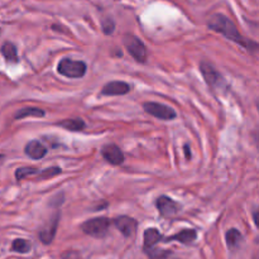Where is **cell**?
Listing matches in <instances>:
<instances>
[{
	"instance_id": "24",
	"label": "cell",
	"mask_w": 259,
	"mask_h": 259,
	"mask_svg": "<svg viewBox=\"0 0 259 259\" xmlns=\"http://www.w3.org/2000/svg\"><path fill=\"white\" fill-rule=\"evenodd\" d=\"M62 259H80V253L70 250V252H66V253L62 254Z\"/></svg>"
},
{
	"instance_id": "14",
	"label": "cell",
	"mask_w": 259,
	"mask_h": 259,
	"mask_svg": "<svg viewBox=\"0 0 259 259\" xmlns=\"http://www.w3.org/2000/svg\"><path fill=\"white\" fill-rule=\"evenodd\" d=\"M163 239L162 234L159 233V230L156 228H149L144 232L143 235V243H144V250L151 249L153 248L157 243H159Z\"/></svg>"
},
{
	"instance_id": "20",
	"label": "cell",
	"mask_w": 259,
	"mask_h": 259,
	"mask_svg": "<svg viewBox=\"0 0 259 259\" xmlns=\"http://www.w3.org/2000/svg\"><path fill=\"white\" fill-rule=\"evenodd\" d=\"M38 172H40V170L34 168V167H22V168H18L16 171V179L17 181H22L25 177L37 176Z\"/></svg>"
},
{
	"instance_id": "3",
	"label": "cell",
	"mask_w": 259,
	"mask_h": 259,
	"mask_svg": "<svg viewBox=\"0 0 259 259\" xmlns=\"http://www.w3.org/2000/svg\"><path fill=\"white\" fill-rule=\"evenodd\" d=\"M109 228H110V220L104 216L86 220L81 225L82 232L93 238H104L108 234Z\"/></svg>"
},
{
	"instance_id": "23",
	"label": "cell",
	"mask_w": 259,
	"mask_h": 259,
	"mask_svg": "<svg viewBox=\"0 0 259 259\" xmlns=\"http://www.w3.org/2000/svg\"><path fill=\"white\" fill-rule=\"evenodd\" d=\"M101 27H102V32H104L105 34H111L115 31V23L111 18L102 19Z\"/></svg>"
},
{
	"instance_id": "15",
	"label": "cell",
	"mask_w": 259,
	"mask_h": 259,
	"mask_svg": "<svg viewBox=\"0 0 259 259\" xmlns=\"http://www.w3.org/2000/svg\"><path fill=\"white\" fill-rule=\"evenodd\" d=\"M226 244H228V248L230 250H237L238 248L240 247L241 243H243V235L238 230V229H229L226 232L225 235Z\"/></svg>"
},
{
	"instance_id": "2",
	"label": "cell",
	"mask_w": 259,
	"mask_h": 259,
	"mask_svg": "<svg viewBox=\"0 0 259 259\" xmlns=\"http://www.w3.org/2000/svg\"><path fill=\"white\" fill-rule=\"evenodd\" d=\"M86 63L82 61H75L71 59H62L59 62L57 71L60 75L68 79H81L86 74Z\"/></svg>"
},
{
	"instance_id": "17",
	"label": "cell",
	"mask_w": 259,
	"mask_h": 259,
	"mask_svg": "<svg viewBox=\"0 0 259 259\" xmlns=\"http://www.w3.org/2000/svg\"><path fill=\"white\" fill-rule=\"evenodd\" d=\"M59 127H62L63 129H67L70 132H81L85 128V121L82 119H65L57 124Z\"/></svg>"
},
{
	"instance_id": "25",
	"label": "cell",
	"mask_w": 259,
	"mask_h": 259,
	"mask_svg": "<svg viewBox=\"0 0 259 259\" xmlns=\"http://www.w3.org/2000/svg\"><path fill=\"white\" fill-rule=\"evenodd\" d=\"M185 152H186V157H187V159H190L191 155H190V147H188V145H185Z\"/></svg>"
},
{
	"instance_id": "9",
	"label": "cell",
	"mask_w": 259,
	"mask_h": 259,
	"mask_svg": "<svg viewBox=\"0 0 259 259\" xmlns=\"http://www.w3.org/2000/svg\"><path fill=\"white\" fill-rule=\"evenodd\" d=\"M59 221H60V213L55 214L50 219V221H47L46 225L42 228V230L40 232V239L43 244H51L52 240L55 239L56 232L59 228Z\"/></svg>"
},
{
	"instance_id": "16",
	"label": "cell",
	"mask_w": 259,
	"mask_h": 259,
	"mask_svg": "<svg viewBox=\"0 0 259 259\" xmlns=\"http://www.w3.org/2000/svg\"><path fill=\"white\" fill-rule=\"evenodd\" d=\"M0 52H1V55H3L6 62H10V63L18 62V51H17V47L13 43H10V42H5L1 46V48H0Z\"/></svg>"
},
{
	"instance_id": "21",
	"label": "cell",
	"mask_w": 259,
	"mask_h": 259,
	"mask_svg": "<svg viewBox=\"0 0 259 259\" xmlns=\"http://www.w3.org/2000/svg\"><path fill=\"white\" fill-rule=\"evenodd\" d=\"M60 173H61V168H59V167H50V168H46V170H40L37 177L38 179H48L57 176Z\"/></svg>"
},
{
	"instance_id": "19",
	"label": "cell",
	"mask_w": 259,
	"mask_h": 259,
	"mask_svg": "<svg viewBox=\"0 0 259 259\" xmlns=\"http://www.w3.org/2000/svg\"><path fill=\"white\" fill-rule=\"evenodd\" d=\"M32 244L29 240H25V239H16L13 240L12 243V250L13 252H17V253L24 254L31 252Z\"/></svg>"
},
{
	"instance_id": "4",
	"label": "cell",
	"mask_w": 259,
	"mask_h": 259,
	"mask_svg": "<svg viewBox=\"0 0 259 259\" xmlns=\"http://www.w3.org/2000/svg\"><path fill=\"white\" fill-rule=\"evenodd\" d=\"M123 43L128 52L130 53V56L137 62H140V63L145 62V60H147V48H145L144 43L139 38H137L133 34H125L123 38Z\"/></svg>"
},
{
	"instance_id": "11",
	"label": "cell",
	"mask_w": 259,
	"mask_h": 259,
	"mask_svg": "<svg viewBox=\"0 0 259 259\" xmlns=\"http://www.w3.org/2000/svg\"><path fill=\"white\" fill-rule=\"evenodd\" d=\"M130 91V86L123 81H111L106 83L101 90L102 95H125Z\"/></svg>"
},
{
	"instance_id": "27",
	"label": "cell",
	"mask_w": 259,
	"mask_h": 259,
	"mask_svg": "<svg viewBox=\"0 0 259 259\" xmlns=\"http://www.w3.org/2000/svg\"><path fill=\"white\" fill-rule=\"evenodd\" d=\"M4 159H5V157H4L3 155H0V164H3Z\"/></svg>"
},
{
	"instance_id": "13",
	"label": "cell",
	"mask_w": 259,
	"mask_h": 259,
	"mask_svg": "<svg viewBox=\"0 0 259 259\" xmlns=\"http://www.w3.org/2000/svg\"><path fill=\"white\" fill-rule=\"evenodd\" d=\"M196 238H198V233H196V230H194V229H183V230L179 232V234H175L172 235V237L167 238L166 241L175 240L188 245V244L194 243V241L196 240Z\"/></svg>"
},
{
	"instance_id": "1",
	"label": "cell",
	"mask_w": 259,
	"mask_h": 259,
	"mask_svg": "<svg viewBox=\"0 0 259 259\" xmlns=\"http://www.w3.org/2000/svg\"><path fill=\"white\" fill-rule=\"evenodd\" d=\"M207 27L214 32L225 36L228 40H233L235 43L240 44V46L245 47L247 50H257L258 44L256 42L248 40L247 38H244L240 34V32L238 31L237 25L224 14H214L207 20Z\"/></svg>"
},
{
	"instance_id": "8",
	"label": "cell",
	"mask_w": 259,
	"mask_h": 259,
	"mask_svg": "<svg viewBox=\"0 0 259 259\" xmlns=\"http://www.w3.org/2000/svg\"><path fill=\"white\" fill-rule=\"evenodd\" d=\"M115 226L118 228V230L124 235V237H133L136 234L137 228H138V222L137 220H134L130 216H118L117 219L114 220Z\"/></svg>"
},
{
	"instance_id": "12",
	"label": "cell",
	"mask_w": 259,
	"mask_h": 259,
	"mask_svg": "<svg viewBox=\"0 0 259 259\" xmlns=\"http://www.w3.org/2000/svg\"><path fill=\"white\" fill-rule=\"evenodd\" d=\"M25 155L33 159H40L47 155V148L38 140H31L25 145Z\"/></svg>"
},
{
	"instance_id": "10",
	"label": "cell",
	"mask_w": 259,
	"mask_h": 259,
	"mask_svg": "<svg viewBox=\"0 0 259 259\" xmlns=\"http://www.w3.org/2000/svg\"><path fill=\"white\" fill-rule=\"evenodd\" d=\"M101 155L105 160H108L110 164H121L124 162V155L121 149L115 144H106L102 147Z\"/></svg>"
},
{
	"instance_id": "5",
	"label": "cell",
	"mask_w": 259,
	"mask_h": 259,
	"mask_svg": "<svg viewBox=\"0 0 259 259\" xmlns=\"http://www.w3.org/2000/svg\"><path fill=\"white\" fill-rule=\"evenodd\" d=\"M143 109L145 113L151 114L152 117H156L160 120H172L177 117L176 111L167 105L159 104V102H144Z\"/></svg>"
},
{
	"instance_id": "6",
	"label": "cell",
	"mask_w": 259,
	"mask_h": 259,
	"mask_svg": "<svg viewBox=\"0 0 259 259\" xmlns=\"http://www.w3.org/2000/svg\"><path fill=\"white\" fill-rule=\"evenodd\" d=\"M200 70L207 85H210L214 89L219 87L222 83V81H224L222 80V76L219 74V71H216L215 67L211 63H209V62H201Z\"/></svg>"
},
{
	"instance_id": "18",
	"label": "cell",
	"mask_w": 259,
	"mask_h": 259,
	"mask_svg": "<svg viewBox=\"0 0 259 259\" xmlns=\"http://www.w3.org/2000/svg\"><path fill=\"white\" fill-rule=\"evenodd\" d=\"M44 114H46V113L40 108H23L14 115V119H16V120H20V119H24V118L27 117L42 118L44 117Z\"/></svg>"
},
{
	"instance_id": "22",
	"label": "cell",
	"mask_w": 259,
	"mask_h": 259,
	"mask_svg": "<svg viewBox=\"0 0 259 259\" xmlns=\"http://www.w3.org/2000/svg\"><path fill=\"white\" fill-rule=\"evenodd\" d=\"M145 253L148 254V257L151 259H166L167 257L170 256L171 252H167V250L163 249H153V248H151V249L145 250Z\"/></svg>"
},
{
	"instance_id": "7",
	"label": "cell",
	"mask_w": 259,
	"mask_h": 259,
	"mask_svg": "<svg viewBox=\"0 0 259 259\" xmlns=\"http://www.w3.org/2000/svg\"><path fill=\"white\" fill-rule=\"evenodd\" d=\"M156 206H157L160 215L164 216V218H172L176 214H179V209H181L179 204H177L176 201H173L168 196H159L157 199Z\"/></svg>"
},
{
	"instance_id": "26",
	"label": "cell",
	"mask_w": 259,
	"mask_h": 259,
	"mask_svg": "<svg viewBox=\"0 0 259 259\" xmlns=\"http://www.w3.org/2000/svg\"><path fill=\"white\" fill-rule=\"evenodd\" d=\"M257 214H258V211H257V210H254V213H253L254 222H256V224H258V218H257Z\"/></svg>"
}]
</instances>
